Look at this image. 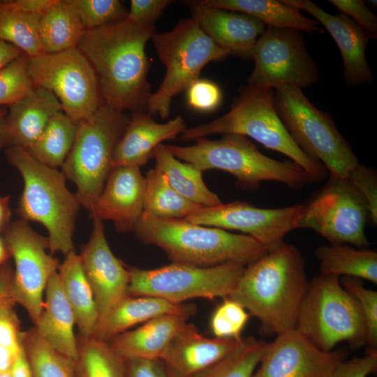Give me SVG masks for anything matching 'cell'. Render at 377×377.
Segmentation results:
<instances>
[{"mask_svg": "<svg viewBox=\"0 0 377 377\" xmlns=\"http://www.w3.org/2000/svg\"><path fill=\"white\" fill-rule=\"evenodd\" d=\"M156 33L154 25L126 19L85 32L77 48L96 73L105 105L122 112L147 110L151 92L145 47Z\"/></svg>", "mask_w": 377, "mask_h": 377, "instance_id": "obj_1", "label": "cell"}, {"mask_svg": "<svg viewBox=\"0 0 377 377\" xmlns=\"http://www.w3.org/2000/svg\"><path fill=\"white\" fill-rule=\"evenodd\" d=\"M308 283L303 256L284 242L246 265L226 298L257 318L263 332L278 335L295 328Z\"/></svg>", "mask_w": 377, "mask_h": 377, "instance_id": "obj_2", "label": "cell"}, {"mask_svg": "<svg viewBox=\"0 0 377 377\" xmlns=\"http://www.w3.org/2000/svg\"><path fill=\"white\" fill-rule=\"evenodd\" d=\"M145 244L161 248L172 263L212 267L229 263L246 266L268 253L249 235L142 213L133 230Z\"/></svg>", "mask_w": 377, "mask_h": 377, "instance_id": "obj_3", "label": "cell"}, {"mask_svg": "<svg viewBox=\"0 0 377 377\" xmlns=\"http://www.w3.org/2000/svg\"><path fill=\"white\" fill-rule=\"evenodd\" d=\"M213 134L250 137L267 149L292 159L313 183L323 182L328 175L325 166L304 153L285 128L274 106L272 89L249 84L240 87L227 113L210 122L186 128L181 138L194 140Z\"/></svg>", "mask_w": 377, "mask_h": 377, "instance_id": "obj_4", "label": "cell"}, {"mask_svg": "<svg viewBox=\"0 0 377 377\" xmlns=\"http://www.w3.org/2000/svg\"><path fill=\"white\" fill-rule=\"evenodd\" d=\"M6 154L24 183L17 214L46 228L50 254L66 256L74 251L73 235L80 205L68 188L62 172L39 163L22 147L8 148Z\"/></svg>", "mask_w": 377, "mask_h": 377, "instance_id": "obj_5", "label": "cell"}, {"mask_svg": "<svg viewBox=\"0 0 377 377\" xmlns=\"http://www.w3.org/2000/svg\"><path fill=\"white\" fill-rule=\"evenodd\" d=\"M177 158L190 163L200 172L218 169L232 175L237 186L255 190L267 181L302 189L313 183L311 177L293 161H280L259 151L247 137L226 134L218 140L200 138L190 146L165 145Z\"/></svg>", "mask_w": 377, "mask_h": 377, "instance_id": "obj_6", "label": "cell"}, {"mask_svg": "<svg viewBox=\"0 0 377 377\" xmlns=\"http://www.w3.org/2000/svg\"><path fill=\"white\" fill-rule=\"evenodd\" d=\"M295 329L325 352L342 341L353 348L367 343L360 305L337 276L320 274L309 281Z\"/></svg>", "mask_w": 377, "mask_h": 377, "instance_id": "obj_7", "label": "cell"}, {"mask_svg": "<svg viewBox=\"0 0 377 377\" xmlns=\"http://www.w3.org/2000/svg\"><path fill=\"white\" fill-rule=\"evenodd\" d=\"M274 101L280 119L297 146L320 162L330 177L347 179L360 162L330 114L316 108L301 89L291 85L276 87Z\"/></svg>", "mask_w": 377, "mask_h": 377, "instance_id": "obj_8", "label": "cell"}, {"mask_svg": "<svg viewBox=\"0 0 377 377\" xmlns=\"http://www.w3.org/2000/svg\"><path fill=\"white\" fill-rule=\"evenodd\" d=\"M129 118L103 104L89 117L77 124L73 147L61 166L66 179L76 186L80 205L90 212L112 169L115 147Z\"/></svg>", "mask_w": 377, "mask_h": 377, "instance_id": "obj_9", "label": "cell"}, {"mask_svg": "<svg viewBox=\"0 0 377 377\" xmlns=\"http://www.w3.org/2000/svg\"><path fill=\"white\" fill-rule=\"evenodd\" d=\"M151 41L165 73L157 91L149 96L147 110L163 119L169 117L172 98L199 79L204 66L230 54L192 17L181 20L171 31L156 33Z\"/></svg>", "mask_w": 377, "mask_h": 377, "instance_id": "obj_10", "label": "cell"}, {"mask_svg": "<svg viewBox=\"0 0 377 377\" xmlns=\"http://www.w3.org/2000/svg\"><path fill=\"white\" fill-rule=\"evenodd\" d=\"M244 267L235 263L207 267L172 263L151 269L128 267V294L177 304L194 298L224 299L235 288Z\"/></svg>", "mask_w": 377, "mask_h": 377, "instance_id": "obj_11", "label": "cell"}, {"mask_svg": "<svg viewBox=\"0 0 377 377\" xmlns=\"http://www.w3.org/2000/svg\"><path fill=\"white\" fill-rule=\"evenodd\" d=\"M28 71L34 85L54 94L77 123L104 104L96 73L77 47L29 58Z\"/></svg>", "mask_w": 377, "mask_h": 377, "instance_id": "obj_12", "label": "cell"}, {"mask_svg": "<svg viewBox=\"0 0 377 377\" xmlns=\"http://www.w3.org/2000/svg\"><path fill=\"white\" fill-rule=\"evenodd\" d=\"M366 205L347 179L331 178L305 204L295 228L312 230L330 244L369 248L365 234Z\"/></svg>", "mask_w": 377, "mask_h": 377, "instance_id": "obj_13", "label": "cell"}, {"mask_svg": "<svg viewBox=\"0 0 377 377\" xmlns=\"http://www.w3.org/2000/svg\"><path fill=\"white\" fill-rule=\"evenodd\" d=\"M254 67L247 84L274 89L288 84L306 89L317 83L319 73L302 31L267 27L254 45Z\"/></svg>", "mask_w": 377, "mask_h": 377, "instance_id": "obj_14", "label": "cell"}, {"mask_svg": "<svg viewBox=\"0 0 377 377\" xmlns=\"http://www.w3.org/2000/svg\"><path fill=\"white\" fill-rule=\"evenodd\" d=\"M2 235L15 263L10 295L35 325L43 310L47 284L61 263L47 253V237L22 219L10 223Z\"/></svg>", "mask_w": 377, "mask_h": 377, "instance_id": "obj_15", "label": "cell"}, {"mask_svg": "<svg viewBox=\"0 0 377 377\" xmlns=\"http://www.w3.org/2000/svg\"><path fill=\"white\" fill-rule=\"evenodd\" d=\"M302 204L281 208H260L237 201L203 207L184 219L202 226L226 230H238L249 235L272 252L284 243L286 235L295 229Z\"/></svg>", "mask_w": 377, "mask_h": 377, "instance_id": "obj_16", "label": "cell"}, {"mask_svg": "<svg viewBox=\"0 0 377 377\" xmlns=\"http://www.w3.org/2000/svg\"><path fill=\"white\" fill-rule=\"evenodd\" d=\"M346 356L344 349H318L294 329L266 343L252 377H329Z\"/></svg>", "mask_w": 377, "mask_h": 377, "instance_id": "obj_17", "label": "cell"}, {"mask_svg": "<svg viewBox=\"0 0 377 377\" xmlns=\"http://www.w3.org/2000/svg\"><path fill=\"white\" fill-rule=\"evenodd\" d=\"M79 257L95 299L99 320L129 295L130 272L113 254L103 223L97 219H93L90 237L82 247Z\"/></svg>", "mask_w": 377, "mask_h": 377, "instance_id": "obj_18", "label": "cell"}, {"mask_svg": "<svg viewBox=\"0 0 377 377\" xmlns=\"http://www.w3.org/2000/svg\"><path fill=\"white\" fill-rule=\"evenodd\" d=\"M283 3L311 15L330 33L343 62V76L350 87L371 84L374 75L366 58L371 38L353 20L343 13L332 15L309 0H283Z\"/></svg>", "mask_w": 377, "mask_h": 377, "instance_id": "obj_19", "label": "cell"}, {"mask_svg": "<svg viewBox=\"0 0 377 377\" xmlns=\"http://www.w3.org/2000/svg\"><path fill=\"white\" fill-rule=\"evenodd\" d=\"M144 188L140 168H113L89 212L91 218L111 221L119 232L133 231L143 213Z\"/></svg>", "mask_w": 377, "mask_h": 377, "instance_id": "obj_20", "label": "cell"}, {"mask_svg": "<svg viewBox=\"0 0 377 377\" xmlns=\"http://www.w3.org/2000/svg\"><path fill=\"white\" fill-rule=\"evenodd\" d=\"M233 339L209 338L186 323L159 360L166 377H193L229 353L239 343Z\"/></svg>", "mask_w": 377, "mask_h": 377, "instance_id": "obj_21", "label": "cell"}, {"mask_svg": "<svg viewBox=\"0 0 377 377\" xmlns=\"http://www.w3.org/2000/svg\"><path fill=\"white\" fill-rule=\"evenodd\" d=\"M191 4L192 18L220 47L230 54L249 59L258 37L266 25L244 13L207 6L200 1Z\"/></svg>", "mask_w": 377, "mask_h": 377, "instance_id": "obj_22", "label": "cell"}, {"mask_svg": "<svg viewBox=\"0 0 377 377\" xmlns=\"http://www.w3.org/2000/svg\"><path fill=\"white\" fill-rule=\"evenodd\" d=\"M8 108L0 119V149H27L39 138L50 119L62 111L54 94L37 87Z\"/></svg>", "mask_w": 377, "mask_h": 377, "instance_id": "obj_23", "label": "cell"}, {"mask_svg": "<svg viewBox=\"0 0 377 377\" xmlns=\"http://www.w3.org/2000/svg\"><path fill=\"white\" fill-rule=\"evenodd\" d=\"M181 116L165 122H156L149 114L135 112L117 144L112 168L119 166L140 168L154 156L156 147L164 140L175 139L186 129Z\"/></svg>", "mask_w": 377, "mask_h": 377, "instance_id": "obj_24", "label": "cell"}, {"mask_svg": "<svg viewBox=\"0 0 377 377\" xmlns=\"http://www.w3.org/2000/svg\"><path fill=\"white\" fill-rule=\"evenodd\" d=\"M195 311L193 304H177L153 296L128 295L97 321L91 337L108 342L129 328L156 317L167 314L191 317Z\"/></svg>", "mask_w": 377, "mask_h": 377, "instance_id": "obj_25", "label": "cell"}, {"mask_svg": "<svg viewBox=\"0 0 377 377\" xmlns=\"http://www.w3.org/2000/svg\"><path fill=\"white\" fill-rule=\"evenodd\" d=\"M189 318L179 314L160 316L135 330L115 336L108 343L126 361L133 359L159 361Z\"/></svg>", "mask_w": 377, "mask_h": 377, "instance_id": "obj_26", "label": "cell"}, {"mask_svg": "<svg viewBox=\"0 0 377 377\" xmlns=\"http://www.w3.org/2000/svg\"><path fill=\"white\" fill-rule=\"evenodd\" d=\"M34 328L52 348L75 360L77 340L74 333L75 320L63 291L58 272L49 280L43 307Z\"/></svg>", "mask_w": 377, "mask_h": 377, "instance_id": "obj_27", "label": "cell"}, {"mask_svg": "<svg viewBox=\"0 0 377 377\" xmlns=\"http://www.w3.org/2000/svg\"><path fill=\"white\" fill-rule=\"evenodd\" d=\"M58 274L63 291L74 314L78 337L89 338L98 320V313L79 255L74 251L66 255Z\"/></svg>", "mask_w": 377, "mask_h": 377, "instance_id": "obj_28", "label": "cell"}, {"mask_svg": "<svg viewBox=\"0 0 377 377\" xmlns=\"http://www.w3.org/2000/svg\"><path fill=\"white\" fill-rule=\"evenodd\" d=\"M202 3L244 13L262 21L267 27L288 28L309 34L323 33L320 24L300 11L276 0H202Z\"/></svg>", "mask_w": 377, "mask_h": 377, "instance_id": "obj_29", "label": "cell"}, {"mask_svg": "<svg viewBox=\"0 0 377 377\" xmlns=\"http://www.w3.org/2000/svg\"><path fill=\"white\" fill-rule=\"evenodd\" d=\"M86 31L73 0H55L40 18L39 36L44 53L77 47Z\"/></svg>", "mask_w": 377, "mask_h": 377, "instance_id": "obj_30", "label": "cell"}, {"mask_svg": "<svg viewBox=\"0 0 377 377\" xmlns=\"http://www.w3.org/2000/svg\"><path fill=\"white\" fill-rule=\"evenodd\" d=\"M155 169L160 171L170 186L182 197L202 207L221 205L219 196L206 186L202 172L188 163H183L165 147L158 145L154 151Z\"/></svg>", "mask_w": 377, "mask_h": 377, "instance_id": "obj_31", "label": "cell"}, {"mask_svg": "<svg viewBox=\"0 0 377 377\" xmlns=\"http://www.w3.org/2000/svg\"><path fill=\"white\" fill-rule=\"evenodd\" d=\"M321 274L354 277L377 283V253L346 244L323 245L315 250Z\"/></svg>", "mask_w": 377, "mask_h": 377, "instance_id": "obj_32", "label": "cell"}, {"mask_svg": "<svg viewBox=\"0 0 377 377\" xmlns=\"http://www.w3.org/2000/svg\"><path fill=\"white\" fill-rule=\"evenodd\" d=\"M144 178V214L156 218L183 219L203 208L179 195L156 169L148 170Z\"/></svg>", "mask_w": 377, "mask_h": 377, "instance_id": "obj_33", "label": "cell"}, {"mask_svg": "<svg viewBox=\"0 0 377 377\" xmlns=\"http://www.w3.org/2000/svg\"><path fill=\"white\" fill-rule=\"evenodd\" d=\"M77 124L63 111L58 112L50 119L36 141L26 149L45 165L61 167L73 147Z\"/></svg>", "mask_w": 377, "mask_h": 377, "instance_id": "obj_34", "label": "cell"}, {"mask_svg": "<svg viewBox=\"0 0 377 377\" xmlns=\"http://www.w3.org/2000/svg\"><path fill=\"white\" fill-rule=\"evenodd\" d=\"M77 340L75 377H126V360L108 342L92 337Z\"/></svg>", "mask_w": 377, "mask_h": 377, "instance_id": "obj_35", "label": "cell"}, {"mask_svg": "<svg viewBox=\"0 0 377 377\" xmlns=\"http://www.w3.org/2000/svg\"><path fill=\"white\" fill-rule=\"evenodd\" d=\"M40 16L15 10L0 1V40L13 45L29 58L44 54L39 36Z\"/></svg>", "mask_w": 377, "mask_h": 377, "instance_id": "obj_36", "label": "cell"}, {"mask_svg": "<svg viewBox=\"0 0 377 377\" xmlns=\"http://www.w3.org/2000/svg\"><path fill=\"white\" fill-rule=\"evenodd\" d=\"M21 341L34 377H75L74 360L50 346L34 327L22 332Z\"/></svg>", "mask_w": 377, "mask_h": 377, "instance_id": "obj_37", "label": "cell"}, {"mask_svg": "<svg viewBox=\"0 0 377 377\" xmlns=\"http://www.w3.org/2000/svg\"><path fill=\"white\" fill-rule=\"evenodd\" d=\"M266 343L253 337L242 338L229 353L193 377H252Z\"/></svg>", "mask_w": 377, "mask_h": 377, "instance_id": "obj_38", "label": "cell"}, {"mask_svg": "<svg viewBox=\"0 0 377 377\" xmlns=\"http://www.w3.org/2000/svg\"><path fill=\"white\" fill-rule=\"evenodd\" d=\"M29 61L22 52L0 70V105L9 107L35 89L28 71Z\"/></svg>", "mask_w": 377, "mask_h": 377, "instance_id": "obj_39", "label": "cell"}, {"mask_svg": "<svg viewBox=\"0 0 377 377\" xmlns=\"http://www.w3.org/2000/svg\"><path fill=\"white\" fill-rule=\"evenodd\" d=\"M86 31L126 19L128 10L118 0H73Z\"/></svg>", "mask_w": 377, "mask_h": 377, "instance_id": "obj_40", "label": "cell"}, {"mask_svg": "<svg viewBox=\"0 0 377 377\" xmlns=\"http://www.w3.org/2000/svg\"><path fill=\"white\" fill-rule=\"evenodd\" d=\"M341 284L358 302L367 330V353L377 354V292L365 288L360 279L344 276Z\"/></svg>", "mask_w": 377, "mask_h": 377, "instance_id": "obj_41", "label": "cell"}, {"mask_svg": "<svg viewBox=\"0 0 377 377\" xmlns=\"http://www.w3.org/2000/svg\"><path fill=\"white\" fill-rule=\"evenodd\" d=\"M249 316L241 304L229 298H224L212 314L211 331L216 338L239 340Z\"/></svg>", "mask_w": 377, "mask_h": 377, "instance_id": "obj_42", "label": "cell"}, {"mask_svg": "<svg viewBox=\"0 0 377 377\" xmlns=\"http://www.w3.org/2000/svg\"><path fill=\"white\" fill-rule=\"evenodd\" d=\"M347 179L364 200L368 221L373 226L377 225V177L376 172L359 163L349 173Z\"/></svg>", "mask_w": 377, "mask_h": 377, "instance_id": "obj_43", "label": "cell"}, {"mask_svg": "<svg viewBox=\"0 0 377 377\" xmlns=\"http://www.w3.org/2000/svg\"><path fill=\"white\" fill-rule=\"evenodd\" d=\"M15 304L10 295L0 300V345L17 353L22 346V332L14 309Z\"/></svg>", "mask_w": 377, "mask_h": 377, "instance_id": "obj_44", "label": "cell"}, {"mask_svg": "<svg viewBox=\"0 0 377 377\" xmlns=\"http://www.w3.org/2000/svg\"><path fill=\"white\" fill-rule=\"evenodd\" d=\"M187 103L200 112H211L221 104L222 94L219 87L212 81L198 79L186 89Z\"/></svg>", "mask_w": 377, "mask_h": 377, "instance_id": "obj_45", "label": "cell"}, {"mask_svg": "<svg viewBox=\"0 0 377 377\" xmlns=\"http://www.w3.org/2000/svg\"><path fill=\"white\" fill-rule=\"evenodd\" d=\"M341 13L353 20L371 38L377 37V17L362 0H329Z\"/></svg>", "mask_w": 377, "mask_h": 377, "instance_id": "obj_46", "label": "cell"}, {"mask_svg": "<svg viewBox=\"0 0 377 377\" xmlns=\"http://www.w3.org/2000/svg\"><path fill=\"white\" fill-rule=\"evenodd\" d=\"M172 2L170 0H131L126 20L134 24L154 25V22Z\"/></svg>", "mask_w": 377, "mask_h": 377, "instance_id": "obj_47", "label": "cell"}, {"mask_svg": "<svg viewBox=\"0 0 377 377\" xmlns=\"http://www.w3.org/2000/svg\"><path fill=\"white\" fill-rule=\"evenodd\" d=\"M377 371V354L367 353L364 357H355L340 362L329 377H367Z\"/></svg>", "mask_w": 377, "mask_h": 377, "instance_id": "obj_48", "label": "cell"}, {"mask_svg": "<svg viewBox=\"0 0 377 377\" xmlns=\"http://www.w3.org/2000/svg\"><path fill=\"white\" fill-rule=\"evenodd\" d=\"M159 361L133 359L126 361V377H163Z\"/></svg>", "mask_w": 377, "mask_h": 377, "instance_id": "obj_49", "label": "cell"}, {"mask_svg": "<svg viewBox=\"0 0 377 377\" xmlns=\"http://www.w3.org/2000/svg\"><path fill=\"white\" fill-rule=\"evenodd\" d=\"M55 0H6L3 2L10 8L30 14L42 15Z\"/></svg>", "mask_w": 377, "mask_h": 377, "instance_id": "obj_50", "label": "cell"}, {"mask_svg": "<svg viewBox=\"0 0 377 377\" xmlns=\"http://www.w3.org/2000/svg\"><path fill=\"white\" fill-rule=\"evenodd\" d=\"M11 377H34L26 352L22 343L10 371Z\"/></svg>", "mask_w": 377, "mask_h": 377, "instance_id": "obj_51", "label": "cell"}, {"mask_svg": "<svg viewBox=\"0 0 377 377\" xmlns=\"http://www.w3.org/2000/svg\"><path fill=\"white\" fill-rule=\"evenodd\" d=\"M22 53V52L13 45L0 40V70L15 59Z\"/></svg>", "mask_w": 377, "mask_h": 377, "instance_id": "obj_52", "label": "cell"}, {"mask_svg": "<svg viewBox=\"0 0 377 377\" xmlns=\"http://www.w3.org/2000/svg\"><path fill=\"white\" fill-rule=\"evenodd\" d=\"M13 270L7 263L0 269V300L10 295Z\"/></svg>", "mask_w": 377, "mask_h": 377, "instance_id": "obj_53", "label": "cell"}, {"mask_svg": "<svg viewBox=\"0 0 377 377\" xmlns=\"http://www.w3.org/2000/svg\"><path fill=\"white\" fill-rule=\"evenodd\" d=\"M17 353L0 345V373L10 372Z\"/></svg>", "mask_w": 377, "mask_h": 377, "instance_id": "obj_54", "label": "cell"}, {"mask_svg": "<svg viewBox=\"0 0 377 377\" xmlns=\"http://www.w3.org/2000/svg\"><path fill=\"white\" fill-rule=\"evenodd\" d=\"M10 195H0V233L2 234L10 224L11 209L9 206Z\"/></svg>", "mask_w": 377, "mask_h": 377, "instance_id": "obj_55", "label": "cell"}, {"mask_svg": "<svg viewBox=\"0 0 377 377\" xmlns=\"http://www.w3.org/2000/svg\"><path fill=\"white\" fill-rule=\"evenodd\" d=\"M10 255L2 234L0 233V269L7 263Z\"/></svg>", "mask_w": 377, "mask_h": 377, "instance_id": "obj_56", "label": "cell"}, {"mask_svg": "<svg viewBox=\"0 0 377 377\" xmlns=\"http://www.w3.org/2000/svg\"><path fill=\"white\" fill-rule=\"evenodd\" d=\"M7 110L3 108L0 109V119L6 114Z\"/></svg>", "mask_w": 377, "mask_h": 377, "instance_id": "obj_57", "label": "cell"}, {"mask_svg": "<svg viewBox=\"0 0 377 377\" xmlns=\"http://www.w3.org/2000/svg\"><path fill=\"white\" fill-rule=\"evenodd\" d=\"M0 377H11L10 372L0 373Z\"/></svg>", "mask_w": 377, "mask_h": 377, "instance_id": "obj_58", "label": "cell"}, {"mask_svg": "<svg viewBox=\"0 0 377 377\" xmlns=\"http://www.w3.org/2000/svg\"><path fill=\"white\" fill-rule=\"evenodd\" d=\"M163 372H164V371H163ZM163 377H166V376H165V374H164V376H163Z\"/></svg>", "mask_w": 377, "mask_h": 377, "instance_id": "obj_59", "label": "cell"}]
</instances>
